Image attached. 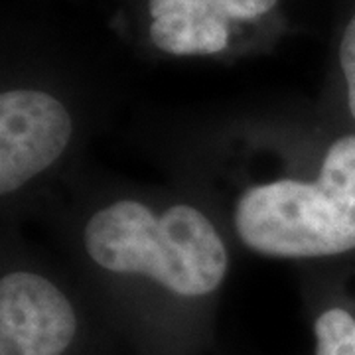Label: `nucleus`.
<instances>
[{
  "label": "nucleus",
  "mask_w": 355,
  "mask_h": 355,
  "mask_svg": "<svg viewBox=\"0 0 355 355\" xmlns=\"http://www.w3.org/2000/svg\"><path fill=\"white\" fill-rule=\"evenodd\" d=\"M83 243L105 270L148 277L180 296L214 292L229 266L214 223L186 203L154 216L144 203L114 202L89 219Z\"/></svg>",
  "instance_id": "obj_1"
},
{
  "label": "nucleus",
  "mask_w": 355,
  "mask_h": 355,
  "mask_svg": "<svg viewBox=\"0 0 355 355\" xmlns=\"http://www.w3.org/2000/svg\"><path fill=\"white\" fill-rule=\"evenodd\" d=\"M235 229L265 257L316 259L355 249V135L328 148L316 182L286 178L243 191Z\"/></svg>",
  "instance_id": "obj_2"
},
{
  "label": "nucleus",
  "mask_w": 355,
  "mask_h": 355,
  "mask_svg": "<svg viewBox=\"0 0 355 355\" xmlns=\"http://www.w3.org/2000/svg\"><path fill=\"white\" fill-rule=\"evenodd\" d=\"M73 135L71 114L50 93L14 89L0 95V191L8 196L48 170Z\"/></svg>",
  "instance_id": "obj_3"
},
{
  "label": "nucleus",
  "mask_w": 355,
  "mask_h": 355,
  "mask_svg": "<svg viewBox=\"0 0 355 355\" xmlns=\"http://www.w3.org/2000/svg\"><path fill=\"white\" fill-rule=\"evenodd\" d=\"M76 330L73 306L53 282L26 270L0 280V355H62Z\"/></svg>",
  "instance_id": "obj_4"
},
{
  "label": "nucleus",
  "mask_w": 355,
  "mask_h": 355,
  "mask_svg": "<svg viewBox=\"0 0 355 355\" xmlns=\"http://www.w3.org/2000/svg\"><path fill=\"white\" fill-rule=\"evenodd\" d=\"M150 38L158 50L172 55H211L227 48L229 28L217 16L196 20L190 12L168 10L153 20Z\"/></svg>",
  "instance_id": "obj_5"
},
{
  "label": "nucleus",
  "mask_w": 355,
  "mask_h": 355,
  "mask_svg": "<svg viewBox=\"0 0 355 355\" xmlns=\"http://www.w3.org/2000/svg\"><path fill=\"white\" fill-rule=\"evenodd\" d=\"M316 355H355V320L342 308H331L316 320Z\"/></svg>",
  "instance_id": "obj_6"
},
{
  "label": "nucleus",
  "mask_w": 355,
  "mask_h": 355,
  "mask_svg": "<svg viewBox=\"0 0 355 355\" xmlns=\"http://www.w3.org/2000/svg\"><path fill=\"white\" fill-rule=\"evenodd\" d=\"M279 0H209L211 10L221 20H254L277 6Z\"/></svg>",
  "instance_id": "obj_7"
},
{
  "label": "nucleus",
  "mask_w": 355,
  "mask_h": 355,
  "mask_svg": "<svg viewBox=\"0 0 355 355\" xmlns=\"http://www.w3.org/2000/svg\"><path fill=\"white\" fill-rule=\"evenodd\" d=\"M340 62H342L343 76L347 81V101L349 111L355 119V16L343 32L342 46H340Z\"/></svg>",
  "instance_id": "obj_8"
}]
</instances>
